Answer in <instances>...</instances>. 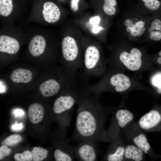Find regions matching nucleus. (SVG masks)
<instances>
[{
	"label": "nucleus",
	"instance_id": "nucleus-1",
	"mask_svg": "<svg viewBox=\"0 0 161 161\" xmlns=\"http://www.w3.org/2000/svg\"><path fill=\"white\" fill-rule=\"evenodd\" d=\"M80 89L73 140L97 144L102 141L105 131L106 112L99 100V95Z\"/></svg>",
	"mask_w": 161,
	"mask_h": 161
},
{
	"label": "nucleus",
	"instance_id": "nucleus-2",
	"mask_svg": "<svg viewBox=\"0 0 161 161\" xmlns=\"http://www.w3.org/2000/svg\"><path fill=\"white\" fill-rule=\"evenodd\" d=\"M83 64L84 73L88 77H100L107 70L105 60L99 49L94 45H89L85 49Z\"/></svg>",
	"mask_w": 161,
	"mask_h": 161
},
{
	"label": "nucleus",
	"instance_id": "nucleus-3",
	"mask_svg": "<svg viewBox=\"0 0 161 161\" xmlns=\"http://www.w3.org/2000/svg\"><path fill=\"white\" fill-rule=\"evenodd\" d=\"M62 54L64 58L68 62V71L76 77L77 71L84 68L83 61L79 58V49L75 40L67 36L63 40Z\"/></svg>",
	"mask_w": 161,
	"mask_h": 161
},
{
	"label": "nucleus",
	"instance_id": "nucleus-4",
	"mask_svg": "<svg viewBox=\"0 0 161 161\" xmlns=\"http://www.w3.org/2000/svg\"><path fill=\"white\" fill-rule=\"evenodd\" d=\"M134 115L126 109H120L113 112L111 123L105 131L102 141L110 142L112 138L121 133L133 121Z\"/></svg>",
	"mask_w": 161,
	"mask_h": 161
},
{
	"label": "nucleus",
	"instance_id": "nucleus-5",
	"mask_svg": "<svg viewBox=\"0 0 161 161\" xmlns=\"http://www.w3.org/2000/svg\"><path fill=\"white\" fill-rule=\"evenodd\" d=\"M81 91L77 86L70 88L66 95L58 97L55 100L53 111L57 114L64 113H68L76 104H77L80 95Z\"/></svg>",
	"mask_w": 161,
	"mask_h": 161
},
{
	"label": "nucleus",
	"instance_id": "nucleus-6",
	"mask_svg": "<svg viewBox=\"0 0 161 161\" xmlns=\"http://www.w3.org/2000/svg\"><path fill=\"white\" fill-rule=\"evenodd\" d=\"M107 151L101 160L107 161H124L125 145L120 133L113 137Z\"/></svg>",
	"mask_w": 161,
	"mask_h": 161
},
{
	"label": "nucleus",
	"instance_id": "nucleus-7",
	"mask_svg": "<svg viewBox=\"0 0 161 161\" xmlns=\"http://www.w3.org/2000/svg\"><path fill=\"white\" fill-rule=\"evenodd\" d=\"M119 59L120 62L131 71H137L142 65V53L137 48L122 51L119 55Z\"/></svg>",
	"mask_w": 161,
	"mask_h": 161
},
{
	"label": "nucleus",
	"instance_id": "nucleus-8",
	"mask_svg": "<svg viewBox=\"0 0 161 161\" xmlns=\"http://www.w3.org/2000/svg\"><path fill=\"white\" fill-rule=\"evenodd\" d=\"M75 155L78 161H97L98 151L96 144L86 141L79 142L75 148Z\"/></svg>",
	"mask_w": 161,
	"mask_h": 161
},
{
	"label": "nucleus",
	"instance_id": "nucleus-9",
	"mask_svg": "<svg viewBox=\"0 0 161 161\" xmlns=\"http://www.w3.org/2000/svg\"><path fill=\"white\" fill-rule=\"evenodd\" d=\"M127 136L133 144L140 148L146 154H149L151 149L145 134L134 124L126 128Z\"/></svg>",
	"mask_w": 161,
	"mask_h": 161
},
{
	"label": "nucleus",
	"instance_id": "nucleus-10",
	"mask_svg": "<svg viewBox=\"0 0 161 161\" xmlns=\"http://www.w3.org/2000/svg\"><path fill=\"white\" fill-rule=\"evenodd\" d=\"M161 122V113L156 110L152 109L142 116L135 124L143 131L150 132L154 130Z\"/></svg>",
	"mask_w": 161,
	"mask_h": 161
},
{
	"label": "nucleus",
	"instance_id": "nucleus-11",
	"mask_svg": "<svg viewBox=\"0 0 161 161\" xmlns=\"http://www.w3.org/2000/svg\"><path fill=\"white\" fill-rule=\"evenodd\" d=\"M124 25L126 31L132 38L140 37L146 29L145 21L138 16L133 15L126 18L124 22Z\"/></svg>",
	"mask_w": 161,
	"mask_h": 161
},
{
	"label": "nucleus",
	"instance_id": "nucleus-12",
	"mask_svg": "<svg viewBox=\"0 0 161 161\" xmlns=\"http://www.w3.org/2000/svg\"><path fill=\"white\" fill-rule=\"evenodd\" d=\"M42 14L45 20L49 23L58 21L61 16L59 8L55 4L50 1L44 4Z\"/></svg>",
	"mask_w": 161,
	"mask_h": 161
},
{
	"label": "nucleus",
	"instance_id": "nucleus-13",
	"mask_svg": "<svg viewBox=\"0 0 161 161\" xmlns=\"http://www.w3.org/2000/svg\"><path fill=\"white\" fill-rule=\"evenodd\" d=\"M20 48V44L15 38L5 35L0 36V51L10 54L16 53Z\"/></svg>",
	"mask_w": 161,
	"mask_h": 161
},
{
	"label": "nucleus",
	"instance_id": "nucleus-14",
	"mask_svg": "<svg viewBox=\"0 0 161 161\" xmlns=\"http://www.w3.org/2000/svg\"><path fill=\"white\" fill-rule=\"evenodd\" d=\"M61 88L60 83L56 80L51 79L42 83L39 87V90L43 96L48 97L56 95Z\"/></svg>",
	"mask_w": 161,
	"mask_h": 161
},
{
	"label": "nucleus",
	"instance_id": "nucleus-15",
	"mask_svg": "<svg viewBox=\"0 0 161 161\" xmlns=\"http://www.w3.org/2000/svg\"><path fill=\"white\" fill-rule=\"evenodd\" d=\"M46 46V41L44 38L41 35H36L31 39L29 43V52L33 56H38L44 52Z\"/></svg>",
	"mask_w": 161,
	"mask_h": 161
},
{
	"label": "nucleus",
	"instance_id": "nucleus-16",
	"mask_svg": "<svg viewBox=\"0 0 161 161\" xmlns=\"http://www.w3.org/2000/svg\"><path fill=\"white\" fill-rule=\"evenodd\" d=\"M144 154L140 148L133 144H128L125 145L124 160L143 161Z\"/></svg>",
	"mask_w": 161,
	"mask_h": 161
},
{
	"label": "nucleus",
	"instance_id": "nucleus-17",
	"mask_svg": "<svg viewBox=\"0 0 161 161\" xmlns=\"http://www.w3.org/2000/svg\"><path fill=\"white\" fill-rule=\"evenodd\" d=\"M44 113V109L42 105L39 103H35L29 106L28 116L31 122L35 124L42 121Z\"/></svg>",
	"mask_w": 161,
	"mask_h": 161
},
{
	"label": "nucleus",
	"instance_id": "nucleus-18",
	"mask_svg": "<svg viewBox=\"0 0 161 161\" xmlns=\"http://www.w3.org/2000/svg\"><path fill=\"white\" fill-rule=\"evenodd\" d=\"M32 74L29 70L18 68L13 70L10 77L11 80L16 83H27L32 79Z\"/></svg>",
	"mask_w": 161,
	"mask_h": 161
},
{
	"label": "nucleus",
	"instance_id": "nucleus-19",
	"mask_svg": "<svg viewBox=\"0 0 161 161\" xmlns=\"http://www.w3.org/2000/svg\"><path fill=\"white\" fill-rule=\"evenodd\" d=\"M149 38L154 41L161 40V19H154L151 23L148 28Z\"/></svg>",
	"mask_w": 161,
	"mask_h": 161
},
{
	"label": "nucleus",
	"instance_id": "nucleus-20",
	"mask_svg": "<svg viewBox=\"0 0 161 161\" xmlns=\"http://www.w3.org/2000/svg\"><path fill=\"white\" fill-rule=\"evenodd\" d=\"M32 160L33 161H41L45 159L48 154V151L42 147H34L31 152Z\"/></svg>",
	"mask_w": 161,
	"mask_h": 161
},
{
	"label": "nucleus",
	"instance_id": "nucleus-21",
	"mask_svg": "<svg viewBox=\"0 0 161 161\" xmlns=\"http://www.w3.org/2000/svg\"><path fill=\"white\" fill-rule=\"evenodd\" d=\"M13 9L12 0H0V14L7 17L11 13Z\"/></svg>",
	"mask_w": 161,
	"mask_h": 161
},
{
	"label": "nucleus",
	"instance_id": "nucleus-22",
	"mask_svg": "<svg viewBox=\"0 0 161 161\" xmlns=\"http://www.w3.org/2000/svg\"><path fill=\"white\" fill-rule=\"evenodd\" d=\"M103 9L104 12L109 16L114 15L116 12L115 7L117 5L116 0H104Z\"/></svg>",
	"mask_w": 161,
	"mask_h": 161
},
{
	"label": "nucleus",
	"instance_id": "nucleus-23",
	"mask_svg": "<svg viewBox=\"0 0 161 161\" xmlns=\"http://www.w3.org/2000/svg\"><path fill=\"white\" fill-rule=\"evenodd\" d=\"M22 140L21 136L17 134L10 135L3 140L1 142L2 145L12 146L20 143Z\"/></svg>",
	"mask_w": 161,
	"mask_h": 161
},
{
	"label": "nucleus",
	"instance_id": "nucleus-24",
	"mask_svg": "<svg viewBox=\"0 0 161 161\" xmlns=\"http://www.w3.org/2000/svg\"><path fill=\"white\" fill-rule=\"evenodd\" d=\"M145 6L150 10L155 11L158 10L161 5L160 0H141Z\"/></svg>",
	"mask_w": 161,
	"mask_h": 161
},
{
	"label": "nucleus",
	"instance_id": "nucleus-25",
	"mask_svg": "<svg viewBox=\"0 0 161 161\" xmlns=\"http://www.w3.org/2000/svg\"><path fill=\"white\" fill-rule=\"evenodd\" d=\"M14 160L16 161H31L32 160L31 152L25 150L21 153H16L14 156Z\"/></svg>",
	"mask_w": 161,
	"mask_h": 161
},
{
	"label": "nucleus",
	"instance_id": "nucleus-26",
	"mask_svg": "<svg viewBox=\"0 0 161 161\" xmlns=\"http://www.w3.org/2000/svg\"><path fill=\"white\" fill-rule=\"evenodd\" d=\"M12 152L11 150L7 145H2L0 147V160L10 155Z\"/></svg>",
	"mask_w": 161,
	"mask_h": 161
},
{
	"label": "nucleus",
	"instance_id": "nucleus-27",
	"mask_svg": "<svg viewBox=\"0 0 161 161\" xmlns=\"http://www.w3.org/2000/svg\"><path fill=\"white\" fill-rule=\"evenodd\" d=\"M161 82V74L158 73L154 75L152 79L153 85L157 87Z\"/></svg>",
	"mask_w": 161,
	"mask_h": 161
},
{
	"label": "nucleus",
	"instance_id": "nucleus-28",
	"mask_svg": "<svg viewBox=\"0 0 161 161\" xmlns=\"http://www.w3.org/2000/svg\"><path fill=\"white\" fill-rule=\"evenodd\" d=\"M80 0H71L70 7L71 9L75 12L78 10V2Z\"/></svg>",
	"mask_w": 161,
	"mask_h": 161
},
{
	"label": "nucleus",
	"instance_id": "nucleus-29",
	"mask_svg": "<svg viewBox=\"0 0 161 161\" xmlns=\"http://www.w3.org/2000/svg\"><path fill=\"white\" fill-rule=\"evenodd\" d=\"M100 19L98 16H96L90 19V23L93 25V27L98 26V24L99 23Z\"/></svg>",
	"mask_w": 161,
	"mask_h": 161
},
{
	"label": "nucleus",
	"instance_id": "nucleus-30",
	"mask_svg": "<svg viewBox=\"0 0 161 161\" xmlns=\"http://www.w3.org/2000/svg\"><path fill=\"white\" fill-rule=\"evenodd\" d=\"M14 113L16 116H21L24 114V111L22 109H15Z\"/></svg>",
	"mask_w": 161,
	"mask_h": 161
},
{
	"label": "nucleus",
	"instance_id": "nucleus-31",
	"mask_svg": "<svg viewBox=\"0 0 161 161\" xmlns=\"http://www.w3.org/2000/svg\"><path fill=\"white\" fill-rule=\"evenodd\" d=\"M23 127V124L22 123L19 124L16 123L12 126L13 129L15 130H19L21 129Z\"/></svg>",
	"mask_w": 161,
	"mask_h": 161
},
{
	"label": "nucleus",
	"instance_id": "nucleus-32",
	"mask_svg": "<svg viewBox=\"0 0 161 161\" xmlns=\"http://www.w3.org/2000/svg\"><path fill=\"white\" fill-rule=\"evenodd\" d=\"M102 29L101 27H99V26L93 27L92 29L93 32L96 33L99 32Z\"/></svg>",
	"mask_w": 161,
	"mask_h": 161
},
{
	"label": "nucleus",
	"instance_id": "nucleus-33",
	"mask_svg": "<svg viewBox=\"0 0 161 161\" xmlns=\"http://www.w3.org/2000/svg\"><path fill=\"white\" fill-rule=\"evenodd\" d=\"M157 87V92L158 94H161V82Z\"/></svg>",
	"mask_w": 161,
	"mask_h": 161
},
{
	"label": "nucleus",
	"instance_id": "nucleus-34",
	"mask_svg": "<svg viewBox=\"0 0 161 161\" xmlns=\"http://www.w3.org/2000/svg\"><path fill=\"white\" fill-rule=\"evenodd\" d=\"M159 55L160 57L157 58V61L158 63L161 64V50L159 52Z\"/></svg>",
	"mask_w": 161,
	"mask_h": 161
},
{
	"label": "nucleus",
	"instance_id": "nucleus-35",
	"mask_svg": "<svg viewBox=\"0 0 161 161\" xmlns=\"http://www.w3.org/2000/svg\"></svg>",
	"mask_w": 161,
	"mask_h": 161
}]
</instances>
